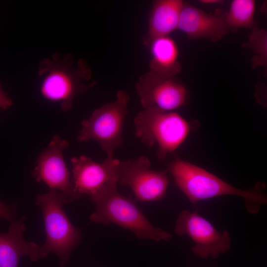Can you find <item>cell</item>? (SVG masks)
Masks as SVG:
<instances>
[{"instance_id":"cell-17","label":"cell","mask_w":267,"mask_h":267,"mask_svg":"<svg viewBox=\"0 0 267 267\" xmlns=\"http://www.w3.org/2000/svg\"><path fill=\"white\" fill-rule=\"evenodd\" d=\"M249 35L247 42L242 46L249 48L255 53L251 60L253 68L263 67L266 71L267 66V32L260 28L256 23Z\"/></svg>"},{"instance_id":"cell-14","label":"cell","mask_w":267,"mask_h":267,"mask_svg":"<svg viewBox=\"0 0 267 267\" xmlns=\"http://www.w3.org/2000/svg\"><path fill=\"white\" fill-rule=\"evenodd\" d=\"M184 2L181 0H156L149 13L148 27L143 38L148 46L153 40L169 36L178 29L180 13Z\"/></svg>"},{"instance_id":"cell-10","label":"cell","mask_w":267,"mask_h":267,"mask_svg":"<svg viewBox=\"0 0 267 267\" xmlns=\"http://www.w3.org/2000/svg\"><path fill=\"white\" fill-rule=\"evenodd\" d=\"M135 88L144 109L173 111L187 99L186 88L176 78H163L150 71L139 76Z\"/></svg>"},{"instance_id":"cell-5","label":"cell","mask_w":267,"mask_h":267,"mask_svg":"<svg viewBox=\"0 0 267 267\" xmlns=\"http://www.w3.org/2000/svg\"><path fill=\"white\" fill-rule=\"evenodd\" d=\"M136 136L145 145L158 146L157 157L164 161L185 141L191 128L180 114L156 109H143L134 119Z\"/></svg>"},{"instance_id":"cell-11","label":"cell","mask_w":267,"mask_h":267,"mask_svg":"<svg viewBox=\"0 0 267 267\" xmlns=\"http://www.w3.org/2000/svg\"><path fill=\"white\" fill-rule=\"evenodd\" d=\"M226 14V11L222 8L207 12L184 2L178 29L184 33L189 41L203 39L217 42L229 32Z\"/></svg>"},{"instance_id":"cell-9","label":"cell","mask_w":267,"mask_h":267,"mask_svg":"<svg viewBox=\"0 0 267 267\" xmlns=\"http://www.w3.org/2000/svg\"><path fill=\"white\" fill-rule=\"evenodd\" d=\"M68 142L54 135L48 146L39 155L32 172L37 182H44L50 190H59L69 202L80 197L75 193L63 152Z\"/></svg>"},{"instance_id":"cell-20","label":"cell","mask_w":267,"mask_h":267,"mask_svg":"<svg viewBox=\"0 0 267 267\" xmlns=\"http://www.w3.org/2000/svg\"><path fill=\"white\" fill-rule=\"evenodd\" d=\"M199 2L204 4H221L223 2V1L221 0H200Z\"/></svg>"},{"instance_id":"cell-8","label":"cell","mask_w":267,"mask_h":267,"mask_svg":"<svg viewBox=\"0 0 267 267\" xmlns=\"http://www.w3.org/2000/svg\"><path fill=\"white\" fill-rule=\"evenodd\" d=\"M150 167L149 160L143 156L120 162L117 184L130 187L139 201L162 199L168 186L167 171L153 170Z\"/></svg>"},{"instance_id":"cell-1","label":"cell","mask_w":267,"mask_h":267,"mask_svg":"<svg viewBox=\"0 0 267 267\" xmlns=\"http://www.w3.org/2000/svg\"><path fill=\"white\" fill-rule=\"evenodd\" d=\"M40 91L44 99L58 103L66 112L72 108L74 98L97 84L90 82L92 72L84 59L75 61L71 54H58L42 60L39 66Z\"/></svg>"},{"instance_id":"cell-4","label":"cell","mask_w":267,"mask_h":267,"mask_svg":"<svg viewBox=\"0 0 267 267\" xmlns=\"http://www.w3.org/2000/svg\"><path fill=\"white\" fill-rule=\"evenodd\" d=\"M68 202L62 193L53 190L39 194L36 199L42 212L45 231L42 250L46 256L50 253L55 254L61 267L67 263L82 238L80 229L73 225L64 211L63 205Z\"/></svg>"},{"instance_id":"cell-16","label":"cell","mask_w":267,"mask_h":267,"mask_svg":"<svg viewBox=\"0 0 267 267\" xmlns=\"http://www.w3.org/2000/svg\"><path fill=\"white\" fill-rule=\"evenodd\" d=\"M254 0H233L226 11V22L229 31L235 33L241 29L251 30L255 22Z\"/></svg>"},{"instance_id":"cell-19","label":"cell","mask_w":267,"mask_h":267,"mask_svg":"<svg viewBox=\"0 0 267 267\" xmlns=\"http://www.w3.org/2000/svg\"><path fill=\"white\" fill-rule=\"evenodd\" d=\"M13 104L12 100L7 96L3 90L0 81V109L6 110L9 108Z\"/></svg>"},{"instance_id":"cell-12","label":"cell","mask_w":267,"mask_h":267,"mask_svg":"<svg viewBox=\"0 0 267 267\" xmlns=\"http://www.w3.org/2000/svg\"><path fill=\"white\" fill-rule=\"evenodd\" d=\"M72 166L74 189L80 198L83 194L90 196L104 185L116 181L120 161L107 158L102 163H97L86 156L73 157Z\"/></svg>"},{"instance_id":"cell-3","label":"cell","mask_w":267,"mask_h":267,"mask_svg":"<svg viewBox=\"0 0 267 267\" xmlns=\"http://www.w3.org/2000/svg\"><path fill=\"white\" fill-rule=\"evenodd\" d=\"M117 186L116 181L111 182L90 196L96 206L95 211L89 217L91 221L106 225L114 223L132 231L140 239L169 241L172 235L152 224L136 203L122 195Z\"/></svg>"},{"instance_id":"cell-6","label":"cell","mask_w":267,"mask_h":267,"mask_svg":"<svg viewBox=\"0 0 267 267\" xmlns=\"http://www.w3.org/2000/svg\"><path fill=\"white\" fill-rule=\"evenodd\" d=\"M130 96L127 91L119 90L114 101L96 109L89 119L82 122V129L78 136L79 142L93 140L113 158L115 150L124 142V124L128 114Z\"/></svg>"},{"instance_id":"cell-18","label":"cell","mask_w":267,"mask_h":267,"mask_svg":"<svg viewBox=\"0 0 267 267\" xmlns=\"http://www.w3.org/2000/svg\"><path fill=\"white\" fill-rule=\"evenodd\" d=\"M0 219H4L10 222L16 220V205H9L0 201Z\"/></svg>"},{"instance_id":"cell-7","label":"cell","mask_w":267,"mask_h":267,"mask_svg":"<svg viewBox=\"0 0 267 267\" xmlns=\"http://www.w3.org/2000/svg\"><path fill=\"white\" fill-rule=\"evenodd\" d=\"M175 231L179 236L189 237L194 243L193 253L202 259H217L231 248L229 232L226 230L219 231L197 212L182 211L176 221Z\"/></svg>"},{"instance_id":"cell-13","label":"cell","mask_w":267,"mask_h":267,"mask_svg":"<svg viewBox=\"0 0 267 267\" xmlns=\"http://www.w3.org/2000/svg\"><path fill=\"white\" fill-rule=\"evenodd\" d=\"M26 217L11 222L8 232L0 233V267H18L22 256L27 255L32 262L46 257L42 247L23 239Z\"/></svg>"},{"instance_id":"cell-2","label":"cell","mask_w":267,"mask_h":267,"mask_svg":"<svg viewBox=\"0 0 267 267\" xmlns=\"http://www.w3.org/2000/svg\"><path fill=\"white\" fill-rule=\"evenodd\" d=\"M168 170L177 186L193 204L218 196L236 195L243 198L249 211L254 214L260 205L267 204V196L259 187L240 189L186 161L176 159L169 164Z\"/></svg>"},{"instance_id":"cell-15","label":"cell","mask_w":267,"mask_h":267,"mask_svg":"<svg viewBox=\"0 0 267 267\" xmlns=\"http://www.w3.org/2000/svg\"><path fill=\"white\" fill-rule=\"evenodd\" d=\"M150 71L166 78H175L182 70L176 42L170 36L156 38L148 45Z\"/></svg>"}]
</instances>
